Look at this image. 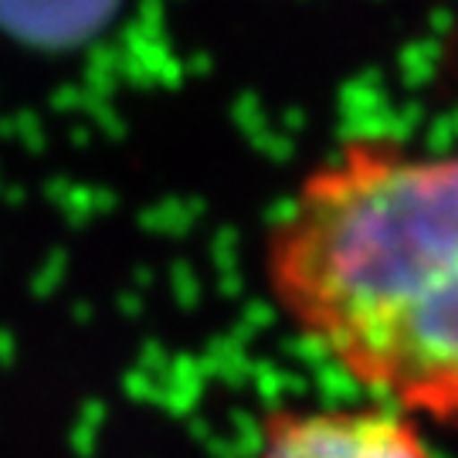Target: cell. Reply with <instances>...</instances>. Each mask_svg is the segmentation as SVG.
Listing matches in <instances>:
<instances>
[{"instance_id": "cell-2", "label": "cell", "mask_w": 458, "mask_h": 458, "mask_svg": "<svg viewBox=\"0 0 458 458\" xmlns=\"http://www.w3.org/2000/svg\"><path fill=\"white\" fill-rule=\"evenodd\" d=\"M251 458H435L418 418L391 404L272 411Z\"/></svg>"}, {"instance_id": "cell-1", "label": "cell", "mask_w": 458, "mask_h": 458, "mask_svg": "<svg viewBox=\"0 0 458 458\" xmlns=\"http://www.w3.org/2000/svg\"><path fill=\"white\" fill-rule=\"evenodd\" d=\"M285 323L357 387L458 425V149L350 140L265 234Z\"/></svg>"}, {"instance_id": "cell-3", "label": "cell", "mask_w": 458, "mask_h": 458, "mask_svg": "<svg viewBox=\"0 0 458 458\" xmlns=\"http://www.w3.org/2000/svg\"><path fill=\"white\" fill-rule=\"evenodd\" d=\"M113 7L115 0H0V24L28 41H79Z\"/></svg>"}]
</instances>
